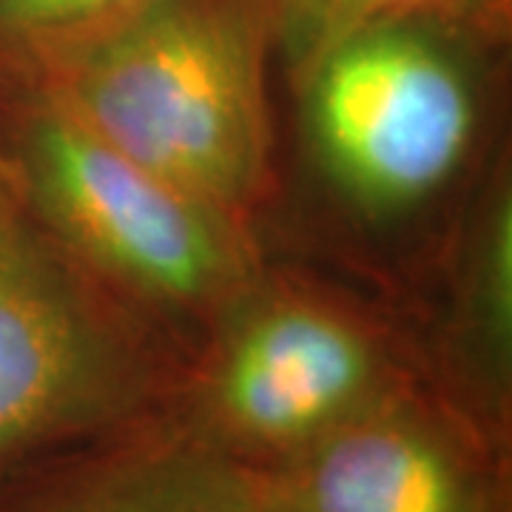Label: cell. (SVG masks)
I'll use <instances>...</instances> for the list:
<instances>
[{
	"label": "cell",
	"mask_w": 512,
	"mask_h": 512,
	"mask_svg": "<svg viewBox=\"0 0 512 512\" xmlns=\"http://www.w3.org/2000/svg\"><path fill=\"white\" fill-rule=\"evenodd\" d=\"M436 3L441 0H274L276 43L302 72L313 57L367 23L433 9Z\"/></svg>",
	"instance_id": "10"
},
{
	"label": "cell",
	"mask_w": 512,
	"mask_h": 512,
	"mask_svg": "<svg viewBox=\"0 0 512 512\" xmlns=\"http://www.w3.org/2000/svg\"><path fill=\"white\" fill-rule=\"evenodd\" d=\"M0 183L15 185V171H12V163H9V157L3 154V148H0Z\"/></svg>",
	"instance_id": "11"
},
{
	"label": "cell",
	"mask_w": 512,
	"mask_h": 512,
	"mask_svg": "<svg viewBox=\"0 0 512 512\" xmlns=\"http://www.w3.org/2000/svg\"><path fill=\"white\" fill-rule=\"evenodd\" d=\"M447 402L487 439L510 450L512 427V188L493 174L458 256L444 330L441 376Z\"/></svg>",
	"instance_id": "8"
},
{
	"label": "cell",
	"mask_w": 512,
	"mask_h": 512,
	"mask_svg": "<svg viewBox=\"0 0 512 512\" xmlns=\"http://www.w3.org/2000/svg\"><path fill=\"white\" fill-rule=\"evenodd\" d=\"M0 512H256L237 464L168 410L0 476Z\"/></svg>",
	"instance_id": "7"
},
{
	"label": "cell",
	"mask_w": 512,
	"mask_h": 512,
	"mask_svg": "<svg viewBox=\"0 0 512 512\" xmlns=\"http://www.w3.org/2000/svg\"><path fill=\"white\" fill-rule=\"evenodd\" d=\"M0 148L43 231L140 311L211 322L262 271L245 220L157 177L37 94L0 86Z\"/></svg>",
	"instance_id": "2"
},
{
	"label": "cell",
	"mask_w": 512,
	"mask_h": 512,
	"mask_svg": "<svg viewBox=\"0 0 512 512\" xmlns=\"http://www.w3.org/2000/svg\"><path fill=\"white\" fill-rule=\"evenodd\" d=\"M157 0H0V66L49 52Z\"/></svg>",
	"instance_id": "9"
},
{
	"label": "cell",
	"mask_w": 512,
	"mask_h": 512,
	"mask_svg": "<svg viewBox=\"0 0 512 512\" xmlns=\"http://www.w3.org/2000/svg\"><path fill=\"white\" fill-rule=\"evenodd\" d=\"M274 43V0H157L0 66V86L49 100L157 177L248 220L274 174Z\"/></svg>",
	"instance_id": "1"
},
{
	"label": "cell",
	"mask_w": 512,
	"mask_h": 512,
	"mask_svg": "<svg viewBox=\"0 0 512 512\" xmlns=\"http://www.w3.org/2000/svg\"><path fill=\"white\" fill-rule=\"evenodd\" d=\"M239 470L256 512H512L510 450L427 379L293 456Z\"/></svg>",
	"instance_id": "6"
},
{
	"label": "cell",
	"mask_w": 512,
	"mask_h": 512,
	"mask_svg": "<svg viewBox=\"0 0 512 512\" xmlns=\"http://www.w3.org/2000/svg\"><path fill=\"white\" fill-rule=\"evenodd\" d=\"M316 168L370 220L413 214L470 163L481 86L456 29L430 9L367 23L299 72Z\"/></svg>",
	"instance_id": "5"
},
{
	"label": "cell",
	"mask_w": 512,
	"mask_h": 512,
	"mask_svg": "<svg viewBox=\"0 0 512 512\" xmlns=\"http://www.w3.org/2000/svg\"><path fill=\"white\" fill-rule=\"evenodd\" d=\"M188 362L0 183V476L171 407Z\"/></svg>",
	"instance_id": "3"
},
{
	"label": "cell",
	"mask_w": 512,
	"mask_h": 512,
	"mask_svg": "<svg viewBox=\"0 0 512 512\" xmlns=\"http://www.w3.org/2000/svg\"><path fill=\"white\" fill-rule=\"evenodd\" d=\"M421 379L342 293L259 271L211 319L168 413L211 453L265 467Z\"/></svg>",
	"instance_id": "4"
}]
</instances>
